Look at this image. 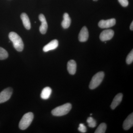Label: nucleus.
I'll return each instance as SVG.
<instances>
[{
	"label": "nucleus",
	"instance_id": "obj_1",
	"mask_svg": "<svg viewBox=\"0 0 133 133\" xmlns=\"http://www.w3.org/2000/svg\"><path fill=\"white\" fill-rule=\"evenodd\" d=\"M9 37L13 43L15 49L19 52L22 51L24 49V44L20 36L14 32H11L9 33Z\"/></svg>",
	"mask_w": 133,
	"mask_h": 133
},
{
	"label": "nucleus",
	"instance_id": "obj_2",
	"mask_svg": "<svg viewBox=\"0 0 133 133\" xmlns=\"http://www.w3.org/2000/svg\"><path fill=\"white\" fill-rule=\"evenodd\" d=\"M72 108V105L68 103L58 107L51 111L52 115L55 116H60L67 114L70 111Z\"/></svg>",
	"mask_w": 133,
	"mask_h": 133
},
{
	"label": "nucleus",
	"instance_id": "obj_3",
	"mask_svg": "<svg viewBox=\"0 0 133 133\" xmlns=\"http://www.w3.org/2000/svg\"><path fill=\"white\" fill-rule=\"evenodd\" d=\"M34 118L33 113L29 112L23 115L19 122V127L21 130L26 129L30 125Z\"/></svg>",
	"mask_w": 133,
	"mask_h": 133
},
{
	"label": "nucleus",
	"instance_id": "obj_4",
	"mask_svg": "<svg viewBox=\"0 0 133 133\" xmlns=\"http://www.w3.org/2000/svg\"><path fill=\"white\" fill-rule=\"evenodd\" d=\"M104 73L103 72H98L92 77L89 85V88L93 90L97 87L102 83L104 77Z\"/></svg>",
	"mask_w": 133,
	"mask_h": 133
},
{
	"label": "nucleus",
	"instance_id": "obj_5",
	"mask_svg": "<svg viewBox=\"0 0 133 133\" xmlns=\"http://www.w3.org/2000/svg\"><path fill=\"white\" fill-rule=\"evenodd\" d=\"M13 92V90L9 87L3 90L0 93V104L4 103L10 99Z\"/></svg>",
	"mask_w": 133,
	"mask_h": 133
},
{
	"label": "nucleus",
	"instance_id": "obj_6",
	"mask_svg": "<svg viewBox=\"0 0 133 133\" xmlns=\"http://www.w3.org/2000/svg\"><path fill=\"white\" fill-rule=\"evenodd\" d=\"M114 34V31L112 30H106L102 31L101 33L99 36L100 39L103 42L109 41L112 39Z\"/></svg>",
	"mask_w": 133,
	"mask_h": 133
},
{
	"label": "nucleus",
	"instance_id": "obj_7",
	"mask_svg": "<svg viewBox=\"0 0 133 133\" xmlns=\"http://www.w3.org/2000/svg\"><path fill=\"white\" fill-rule=\"evenodd\" d=\"M116 20L111 19L107 20H101L98 23V26L102 29L108 28L114 26L116 24Z\"/></svg>",
	"mask_w": 133,
	"mask_h": 133
},
{
	"label": "nucleus",
	"instance_id": "obj_8",
	"mask_svg": "<svg viewBox=\"0 0 133 133\" xmlns=\"http://www.w3.org/2000/svg\"><path fill=\"white\" fill-rule=\"evenodd\" d=\"M39 19L42 23L39 28V30L42 34H45L47 32L48 28V23L45 16L42 14H41L39 15Z\"/></svg>",
	"mask_w": 133,
	"mask_h": 133
},
{
	"label": "nucleus",
	"instance_id": "obj_9",
	"mask_svg": "<svg viewBox=\"0 0 133 133\" xmlns=\"http://www.w3.org/2000/svg\"><path fill=\"white\" fill-rule=\"evenodd\" d=\"M89 33L88 29L85 26L83 27L81 29L78 35L79 41L80 42H85L88 40Z\"/></svg>",
	"mask_w": 133,
	"mask_h": 133
},
{
	"label": "nucleus",
	"instance_id": "obj_10",
	"mask_svg": "<svg viewBox=\"0 0 133 133\" xmlns=\"http://www.w3.org/2000/svg\"><path fill=\"white\" fill-rule=\"evenodd\" d=\"M58 45V41L57 40H54L45 45L43 48V51L47 52L50 50H55L57 48Z\"/></svg>",
	"mask_w": 133,
	"mask_h": 133
},
{
	"label": "nucleus",
	"instance_id": "obj_11",
	"mask_svg": "<svg viewBox=\"0 0 133 133\" xmlns=\"http://www.w3.org/2000/svg\"><path fill=\"white\" fill-rule=\"evenodd\" d=\"M133 125V113L129 115L123 123V127L124 130H128L130 129Z\"/></svg>",
	"mask_w": 133,
	"mask_h": 133
},
{
	"label": "nucleus",
	"instance_id": "obj_12",
	"mask_svg": "<svg viewBox=\"0 0 133 133\" xmlns=\"http://www.w3.org/2000/svg\"><path fill=\"white\" fill-rule=\"evenodd\" d=\"M67 68L69 74L72 75L75 74L77 69V64L76 62L72 59L70 60L67 63Z\"/></svg>",
	"mask_w": 133,
	"mask_h": 133
},
{
	"label": "nucleus",
	"instance_id": "obj_13",
	"mask_svg": "<svg viewBox=\"0 0 133 133\" xmlns=\"http://www.w3.org/2000/svg\"><path fill=\"white\" fill-rule=\"evenodd\" d=\"M123 98V94L120 93L118 94L115 97L111 104V107L112 109H114L121 102Z\"/></svg>",
	"mask_w": 133,
	"mask_h": 133
},
{
	"label": "nucleus",
	"instance_id": "obj_14",
	"mask_svg": "<svg viewBox=\"0 0 133 133\" xmlns=\"http://www.w3.org/2000/svg\"><path fill=\"white\" fill-rule=\"evenodd\" d=\"M21 19L22 21L24 28L27 30L30 29L31 28V23L28 15L25 13H22L21 15Z\"/></svg>",
	"mask_w": 133,
	"mask_h": 133
},
{
	"label": "nucleus",
	"instance_id": "obj_15",
	"mask_svg": "<svg viewBox=\"0 0 133 133\" xmlns=\"http://www.w3.org/2000/svg\"><path fill=\"white\" fill-rule=\"evenodd\" d=\"M71 19L67 13H65L63 15V20L62 23V26L64 29L68 28L70 26Z\"/></svg>",
	"mask_w": 133,
	"mask_h": 133
},
{
	"label": "nucleus",
	"instance_id": "obj_16",
	"mask_svg": "<svg viewBox=\"0 0 133 133\" xmlns=\"http://www.w3.org/2000/svg\"><path fill=\"white\" fill-rule=\"evenodd\" d=\"M52 92V90L49 87L44 88L41 94V97L43 99H47L49 98Z\"/></svg>",
	"mask_w": 133,
	"mask_h": 133
},
{
	"label": "nucleus",
	"instance_id": "obj_17",
	"mask_svg": "<svg viewBox=\"0 0 133 133\" xmlns=\"http://www.w3.org/2000/svg\"><path fill=\"white\" fill-rule=\"evenodd\" d=\"M107 126L106 124L104 123H102L100 124L99 126L97 128L95 132V133H104L105 132L106 130Z\"/></svg>",
	"mask_w": 133,
	"mask_h": 133
},
{
	"label": "nucleus",
	"instance_id": "obj_18",
	"mask_svg": "<svg viewBox=\"0 0 133 133\" xmlns=\"http://www.w3.org/2000/svg\"><path fill=\"white\" fill-rule=\"evenodd\" d=\"M8 57V53L6 50L0 47V60L6 59Z\"/></svg>",
	"mask_w": 133,
	"mask_h": 133
},
{
	"label": "nucleus",
	"instance_id": "obj_19",
	"mask_svg": "<svg viewBox=\"0 0 133 133\" xmlns=\"http://www.w3.org/2000/svg\"><path fill=\"white\" fill-rule=\"evenodd\" d=\"M133 61V50L131 52L128 54L126 58V62L128 64H130L132 63Z\"/></svg>",
	"mask_w": 133,
	"mask_h": 133
},
{
	"label": "nucleus",
	"instance_id": "obj_20",
	"mask_svg": "<svg viewBox=\"0 0 133 133\" xmlns=\"http://www.w3.org/2000/svg\"><path fill=\"white\" fill-rule=\"evenodd\" d=\"M79 131L82 133H85L87 131L86 127L83 124H80L78 128Z\"/></svg>",
	"mask_w": 133,
	"mask_h": 133
},
{
	"label": "nucleus",
	"instance_id": "obj_21",
	"mask_svg": "<svg viewBox=\"0 0 133 133\" xmlns=\"http://www.w3.org/2000/svg\"><path fill=\"white\" fill-rule=\"evenodd\" d=\"M118 1L122 6L125 7L128 6L129 4L128 0H118Z\"/></svg>",
	"mask_w": 133,
	"mask_h": 133
},
{
	"label": "nucleus",
	"instance_id": "obj_22",
	"mask_svg": "<svg viewBox=\"0 0 133 133\" xmlns=\"http://www.w3.org/2000/svg\"><path fill=\"white\" fill-rule=\"evenodd\" d=\"M88 124L89 127L92 128H95L96 127L97 123H96V121L94 119L92 121L88 123Z\"/></svg>",
	"mask_w": 133,
	"mask_h": 133
},
{
	"label": "nucleus",
	"instance_id": "obj_23",
	"mask_svg": "<svg viewBox=\"0 0 133 133\" xmlns=\"http://www.w3.org/2000/svg\"><path fill=\"white\" fill-rule=\"evenodd\" d=\"M93 119V118H92V117H90L88 118L87 120V123H88H88H90V122H91L92 121Z\"/></svg>",
	"mask_w": 133,
	"mask_h": 133
},
{
	"label": "nucleus",
	"instance_id": "obj_24",
	"mask_svg": "<svg viewBox=\"0 0 133 133\" xmlns=\"http://www.w3.org/2000/svg\"><path fill=\"white\" fill-rule=\"evenodd\" d=\"M130 29L131 30H133V22H132V23H131V25L130 26Z\"/></svg>",
	"mask_w": 133,
	"mask_h": 133
},
{
	"label": "nucleus",
	"instance_id": "obj_25",
	"mask_svg": "<svg viewBox=\"0 0 133 133\" xmlns=\"http://www.w3.org/2000/svg\"><path fill=\"white\" fill-rule=\"evenodd\" d=\"M94 1H97L98 0H93Z\"/></svg>",
	"mask_w": 133,
	"mask_h": 133
},
{
	"label": "nucleus",
	"instance_id": "obj_26",
	"mask_svg": "<svg viewBox=\"0 0 133 133\" xmlns=\"http://www.w3.org/2000/svg\"><path fill=\"white\" fill-rule=\"evenodd\" d=\"M90 115H92V114H90Z\"/></svg>",
	"mask_w": 133,
	"mask_h": 133
}]
</instances>
